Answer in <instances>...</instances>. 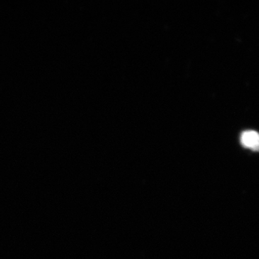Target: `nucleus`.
<instances>
[{"label": "nucleus", "mask_w": 259, "mask_h": 259, "mask_svg": "<svg viewBox=\"0 0 259 259\" xmlns=\"http://www.w3.org/2000/svg\"><path fill=\"white\" fill-rule=\"evenodd\" d=\"M242 146L252 151H259V134L254 131H246L241 136Z\"/></svg>", "instance_id": "nucleus-1"}]
</instances>
